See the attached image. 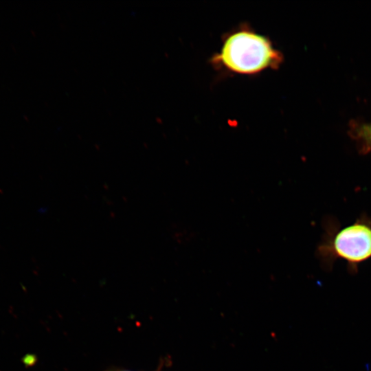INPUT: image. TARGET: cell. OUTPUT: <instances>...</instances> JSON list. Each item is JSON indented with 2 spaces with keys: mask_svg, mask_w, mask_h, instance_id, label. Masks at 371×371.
<instances>
[{
  "mask_svg": "<svg viewBox=\"0 0 371 371\" xmlns=\"http://www.w3.org/2000/svg\"><path fill=\"white\" fill-rule=\"evenodd\" d=\"M214 60L230 71L254 74L277 68L282 61V55L265 36L242 29L224 40Z\"/></svg>",
  "mask_w": 371,
  "mask_h": 371,
  "instance_id": "1",
  "label": "cell"
},
{
  "mask_svg": "<svg viewBox=\"0 0 371 371\" xmlns=\"http://www.w3.org/2000/svg\"><path fill=\"white\" fill-rule=\"evenodd\" d=\"M336 254L350 262H358L371 257V227L355 224L341 229L335 237Z\"/></svg>",
  "mask_w": 371,
  "mask_h": 371,
  "instance_id": "2",
  "label": "cell"
},
{
  "mask_svg": "<svg viewBox=\"0 0 371 371\" xmlns=\"http://www.w3.org/2000/svg\"><path fill=\"white\" fill-rule=\"evenodd\" d=\"M351 131L355 137L371 148V122H355Z\"/></svg>",
  "mask_w": 371,
  "mask_h": 371,
  "instance_id": "3",
  "label": "cell"
},
{
  "mask_svg": "<svg viewBox=\"0 0 371 371\" xmlns=\"http://www.w3.org/2000/svg\"><path fill=\"white\" fill-rule=\"evenodd\" d=\"M118 371H126V370H118Z\"/></svg>",
  "mask_w": 371,
  "mask_h": 371,
  "instance_id": "4",
  "label": "cell"
}]
</instances>
